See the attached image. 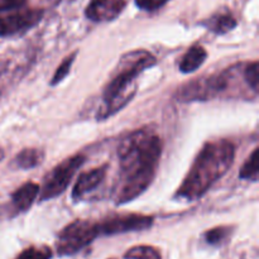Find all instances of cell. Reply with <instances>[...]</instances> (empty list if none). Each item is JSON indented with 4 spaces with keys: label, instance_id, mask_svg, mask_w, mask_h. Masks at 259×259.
Returning a JSON list of instances; mask_svg holds the SVG:
<instances>
[{
    "label": "cell",
    "instance_id": "7a4b0ae2",
    "mask_svg": "<svg viewBox=\"0 0 259 259\" xmlns=\"http://www.w3.org/2000/svg\"><path fill=\"white\" fill-rule=\"evenodd\" d=\"M235 161V147L227 139L206 142L195 157L189 172L176 190L175 199L196 201L201 199L222 177L227 175Z\"/></svg>",
    "mask_w": 259,
    "mask_h": 259
},
{
    "label": "cell",
    "instance_id": "277c9868",
    "mask_svg": "<svg viewBox=\"0 0 259 259\" xmlns=\"http://www.w3.org/2000/svg\"><path fill=\"white\" fill-rule=\"evenodd\" d=\"M240 67H242V63L240 65L238 63L232 67H228L222 72L187 81L177 89L175 99L180 103L187 104L196 103V101H209L225 94H229Z\"/></svg>",
    "mask_w": 259,
    "mask_h": 259
},
{
    "label": "cell",
    "instance_id": "ffe728a7",
    "mask_svg": "<svg viewBox=\"0 0 259 259\" xmlns=\"http://www.w3.org/2000/svg\"><path fill=\"white\" fill-rule=\"evenodd\" d=\"M76 55H77V52H72L70 56H67V57L61 62V65L58 66L57 70H56L55 73H53L52 80H51V86L58 85V83H61L66 77H67L73 62H75Z\"/></svg>",
    "mask_w": 259,
    "mask_h": 259
},
{
    "label": "cell",
    "instance_id": "e0dca14e",
    "mask_svg": "<svg viewBox=\"0 0 259 259\" xmlns=\"http://www.w3.org/2000/svg\"><path fill=\"white\" fill-rule=\"evenodd\" d=\"M233 233V228L230 227H217L212 229L207 230L204 234V239L207 244L214 245V247H220L225 244L229 240L230 235Z\"/></svg>",
    "mask_w": 259,
    "mask_h": 259
},
{
    "label": "cell",
    "instance_id": "52a82bcc",
    "mask_svg": "<svg viewBox=\"0 0 259 259\" xmlns=\"http://www.w3.org/2000/svg\"><path fill=\"white\" fill-rule=\"evenodd\" d=\"M46 10L39 8H19L0 10V38L13 37L32 29L43 19Z\"/></svg>",
    "mask_w": 259,
    "mask_h": 259
},
{
    "label": "cell",
    "instance_id": "d6986e66",
    "mask_svg": "<svg viewBox=\"0 0 259 259\" xmlns=\"http://www.w3.org/2000/svg\"><path fill=\"white\" fill-rule=\"evenodd\" d=\"M259 65L258 61H253V62L247 63L243 66V80H244L245 85L248 86L250 91L254 95L258 94L259 89Z\"/></svg>",
    "mask_w": 259,
    "mask_h": 259
},
{
    "label": "cell",
    "instance_id": "8992f818",
    "mask_svg": "<svg viewBox=\"0 0 259 259\" xmlns=\"http://www.w3.org/2000/svg\"><path fill=\"white\" fill-rule=\"evenodd\" d=\"M85 161L83 154H73L53 167L52 171L45 177L42 189H39L40 201H48L62 195Z\"/></svg>",
    "mask_w": 259,
    "mask_h": 259
},
{
    "label": "cell",
    "instance_id": "7c38bea8",
    "mask_svg": "<svg viewBox=\"0 0 259 259\" xmlns=\"http://www.w3.org/2000/svg\"><path fill=\"white\" fill-rule=\"evenodd\" d=\"M207 52L202 46H192L186 53L182 56L179 63V68L182 73H192L199 70L206 61Z\"/></svg>",
    "mask_w": 259,
    "mask_h": 259
},
{
    "label": "cell",
    "instance_id": "6da1fadb",
    "mask_svg": "<svg viewBox=\"0 0 259 259\" xmlns=\"http://www.w3.org/2000/svg\"><path fill=\"white\" fill-rule=\"evenodd\" d=\"M163 143L153 129L142 128L129 133L118 147L119 179L114 202L124 205L146 192L157 175Z\"/></svg>",
    "mask_w": 259,
    "mask_h": 259
},
{
    "label": "cell",
    "instance_id": "4fadbf2b",
    "mask_svg": "<svg viewBox=\"0 0 259 259\" xmlns=\"http://www.w3.org/2000/svg\"><path fill=\"white\" fill-rule=\"evenodd\" d=\"M205 27L209 30H211L215 34H227L230 30L234 29L237 27L238 22L235 19L234 15L232 14V12L229 10H225V12H218L217 14H214L212 17H210L209 19L205 23H202Z\"/></svg>",
    "mask_w": 259,
    "mask_h": 259
},
{
    "label": "cell",
    "instance_id": "ba28073f",
    "mask_svg": "<svg viewBox=\"0 0 259 259\" xmlns=\"http://www.w3.org/2000/svg\"><path fill=\"white\" fill-rule=\"evenodd\" d=\"M154 223V218L151 215L144 214H113L103 219V222L98 223L99 237L100 235H119L124 233L142 232L152 228Z\"/></svg>",
    "mask_w": 259,
    "mask_h": 259
},
{
    "label": "cell",
    "instance_id": "5b68a950",
    "mask_svg": "<svg viewBox=\"0 0 259 259\" xmlns=\"http://www.w3.org/2000/svg\"><path fill=\"white\" fill-rule=\"evenodd\" d=\"M99 237L98 223L78 219L66 225L56 240V249L60 255H73L89 247Z\"/></svg>",
    "mask_w": 259,
    "mask_h": 259
},
{
    "label": "cell",
    "instance_id": "30bf717a",
    "mask_svg": "<svg viewBox=\"0 0 259 259\" xmlns=\"http://www.w3.org/2000/svg\"><path fill=\"white\" fill-rule=\"evenodd\" d=\"M106 172H108V166L104 164V166L96 167V168L81 174L76 180L75 185H73L72 194H71L73 201H81L83 197L95 191L105 180Z\"/></svg>",
    "mask_w": 259,
    "mask_h": 259
},
{
    "label": "cell",
    "instance_id": "cb8c5ba5",
    "mask_svg": "<svg viewBox=\"0 0 259 259\" xmlns=\"http://www.w3.org/2000/svg\"><path fill=\"white\" fill-rule=\"evenodd\" d=\"M110 259H115V258H110Z\"/></svg>",
    "mask_w": 259,
    "mask_h": 259
},
{
    "label": "cell",
    "instance_id": "3957f363",
    "mask_svg": "<svg viewBox=\"0 0 259 259\" xmlns=\"http://www.w3.org/2000/svg\"><path fill=\"white\" fill-rule=\"evenodd\" d=\"M156 63V57L149 51L133 50L124 53L104 89L96 119L106 120L125 108L138 90L139 75Z\"/></svg>",
    "mask_w": 259,
    "mask_h": 259
},
{
    "label": "cell",
    "instance_id": "7402d4cb",
    "mask_svg": "<svg viewBox=\"0 0 259 259\" xmlns=\"http://www.w3.org/2000/svg\"><path fill=\"white\" fill-rule=\"evenodd\" d=\"M137 7L144 12H156L171 0H134Z\"/></svg>",
    "mask_w": 259,
    "mask_h": 259
},
{
    "label": "cell",
    "instance_id": "9c48e42d",
    "mask_svg": "<svg viewBox=\"0 0 259 259\" xmlns=\"http://www.w3.org/2000/svg\"><path fill=\"white\" fill-rule=\"evenodd\" d=\"M128 0H91L85 9L88 19L106 23L116 19L125 9Z\"/></svg>",
    "mask_w": 259,
    "mask_h": 259
},
{
    "label": "cell",
    "instance_id": "44dd1931",
    "mask_svg": "<svg viewBox=\"0 0 259 259\" xmlns=\"http://www.w3.org/2000/svg\"><path fill=\"white\" fill-rule=\"evenodd\" d=\"M52 258V250L51 248L46 247V245H32V247L25 248L24 250L18 254L15 259H51Z\"/></svg>",
    "mask_w": 259,
    "mask_h": 259
},
{
    "label": "cell",
    "instance_id": "2e32d148",
    "mask_svg": "<svg viewBox=\"0 0 259 259\" xmlns=\"http://www.w3.org/2000/svg\"><path fill=\"white\" fill-rule=\"evenodd\" d=\"M258 154H259V149L258 148L253 149L250 156L248 157V159L244 162L242 168H240V172H239L240 179L247 180V181H252V182L258 181V176H259Z\"/></svg>",
    "mask_w": 259,
    "mask_h": 259
},
{
    "label": "cell",
    "instance_id": "9a60e30c",
    "mask_svg": "<svg viewBox=\"0 0 259 259\" xmlns=\"http://www.w3.org/2000/svg\"><path fill=\"white\" fill-rule=\"evenodd\" d=\"M61 0H0V10L19 9V8H39L47 12L57 7Z\"/></svg>",
    "mask_w": 259,
    "mask_h": 259
},
{
    "label": "cell",
    "instance_id": "ac0fdd59",
    "mask_svg": "<svg viewBox=\"0 0 259 259\" xmlns=\"http://www.w3.org/2000/svg\"><path fill=\"white\" fill-rule=\"evenodd\" d=\"M124 259H162L161 252L152 245H136L128 249Z\"/></svg>",
    "mask_w": 259,
    "mask_h": 259
},
{
    "label": "cell",
    "instance_id": "8fae6325",
    "mask_svg": "<svg viewBox=\"0 0 259 259\" xmlns=\"http://www.w3.org/2000/svg\"><path fill=\"white\" fill-rule=\"evenodd\" d=\"M39 189L35 182H25L22 186L18 187L12 194V206L17 214L25 212L32 207L37 196L39 195Z\"/></svg>",
    "mask_w": 259,
    "mask_h": 259
},
{
    "label": "cell",
    "instance_id": "5bb4252c",
    "mask_svg": "<svg viewBox=\"0 0 259 259\" xmlns=\"http://www.w3.org/2000/svg\"><path fill=\"white\" fill-rule=\"evenodd\" d=\"M45 152L39 148H24L14 157L13 166L19 169H32L42 164Z\"/></svg>",
    "mask_w": 259,
    "mask_h": 259
},
{
    "label": "cell",
    "instance_id": "603a6c76",
    "mask_svg": "<svg viewBox=\"0 0 259 259\" xmlns=\"http://www.w3.org/2000/svg\"><path fill=\"white\" fill-rule=\"evenodd\" d=\"M3 158H4V151H3V149H0V162L3 161Z\"/></svg>",
    "mask_w": 259,
    "mask_h": 259
}]
</instances>
